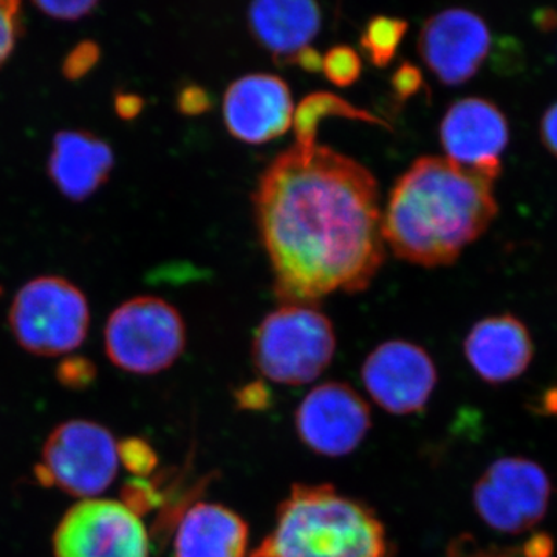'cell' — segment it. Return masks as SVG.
Listing matches in <instances>:
<instances>
[{
  "mask_svg": "<svg viewBox=\"0 0 557 557\" xmlns=\"http://www.w3.org/2000/svg\"><path fill=\"white\" fill-rule=\"evenodd\" d=\"M252 205L284 306L364 292L386 260L375 175L327 146L278 153L260 175Z\"/></svg>",
  "mask_w": 557,
  "mask_h": 557,
  "instance_id": "cell-1",
  "label": "cell"
},
{
  "mask_svg": "<svg viewBox=\"0 0 557 557\" xmlns=\"http://www.w3.org/2000/svg\"><path fill=\"white\" fill-rule=\"evenodd\" d=\"M494 180L446 157H421L395 182L383 214V237L398 259L453 265L496 219Z\"/></svg>",
  "mask_w": 557,
  "mask_h": 557,
  "instance_id": "cell-2",
  "label": "cell"
},
{
  "mask_svg": "<svg viewBox=\"0 0 557 557\" xmlns=\"http://www.w3.org/2000/svg\"><path fill=\"white\" fill-rule=\"evenodd\" d=\"M386 528L368 505L332 485L292 487L251 557H387Z\"/></svg>",
  "mask_w": 557,
  "mask_h": 557,
  "instance_id": "cell-3",
  "label": "cell"
},
{
  "mask_svg": "<svg viewBox=\"0 0 557 557\" xmlns=\"http://www.w3.org/2000/svg\"><path fill=\"white\" fill-rule=\"evenodd\" d=\"M335 354L332 321L313 306L285 304L271 311L252 339L256 368L282 386L313 383L332 364Z\"/></svg>",
  "mask_w": 557,
  "mask_h": 557,
  "instance_id": "cell-4",
  "label": "cell"
},
{
  "mask_svg": "<svg viewBox=\"0 0 557 557\" xmlns=\"http://www.w3.org/2000/svg\"><path fill=\"white\" fill-rule=\"evenodd\" d=\"M9 322L14 339L28 354L62 357L87 338L89 300L65 277H35L17 292Z\"/></svg>",
  "mask_w": 557,
  "mask_h": 557,
  "instance_id": "cell-5",
  "label": "cell"
},
{
  "mask_svg": "<svg viewBox=\"0 0 557 557\" xmlns=\"http://www.w3.org/2000/svg\"><path fill=\"white\" fill-rule=\"evenodd\" d=\"M106 355L132 375H157L172 368L186 348V325L174 306L156 296H137L110 313Z\"/></svg>",
  "mask_w": 557,
  "mask_h": 557,
  "instance_id": "cell-6",
  "label": "cell"
},
{
  "mask_svg": "<svg viewBox=\"0 0 557 557\" xmlns=\"http://www.w3.org/2000/svg\"><path fill=\"white\" fill-rule=\"evenodd\" d=\"M120 445L112 432L90 420L58 424L44 443L36 475L69 496L97 498L115 482Z\"/></svg>",
  "mask_w": 557,
  "mask_h": 557,
  "instance_id": "cell-7",
  "label": "cell"
},
{
  "mask_svg": "<svg viewBox=\"0 0 557 557\" xmlns=\"http://www.w3.org/2000/svg\"><path fill=\"white\" fill-rule=\"evenodd\" d=\"M552 482L545 469L525 457H502L485 469L472 504L485 525L497 533L523 534L547 515Z\"/></svg>",
  "mask_w": 557,
  "mask_h": 557,
  "instance_id": "cell-8",
  "label": "cell"
},
{
  "mask_svg": "<svg viewBox=\"0 0 557 557\" xmlns=\"http://www.w3.org/2000/svg\"><path fill=\"white\" fill-rule=\"evenodd\" d=\"M54 557H149V533L124 502L86 498L54 530Z\"/></svg>",
  "mask_w": 557,
  "mask_h": 557,
  "instance_id": "cell-9",
  "label": "cell"
},
{
  "mask_svg": "<svg viewBox=\"0 0 557 557\" xmlns=\"http://www.w3.org/2000/svg\"><path fill=\"white\" fill-rule=\"evenodd\" d=\"M295 426L304 445L322 457L339 458L358 449L372 428L366 399L339 381L311 388L295 413Z\"/></svg>",
  "mask_w": 557,
  "mask_h": 557,
  "instance_id": "cell-10",
  "label": "cell"
},
{
  "mask_svg": "<svg viewBox=\"0 0 557 557\" xmlns=\"http://www.w3.org/2000/svg\"><path fill=\"white\" fill-rule=\"evenodd\" d=\"M370 398L394 416L426 408L438 383L434 359L410 341L392 339L370 351L361 368Z\"/></svg>",
  "mask_w": 557,
  "mask_h": 557,
  "instance_id": "cell-11",
  "label": "cell"
},
{
  "mask_svg": "<svg viewBox=\"0 0 557 557\" xmlns=\"http://www.w3.org/2000/svg\"><path fill=\"white\" fill-rule=\"evenodd\" d=\"M493 47L482 16L467 9H448L429 17L418 38V53L445 86H460L478 75Z\"/></svg>",
  "mask_w": 557,
  "mask_h": 557,
  "instance_id": "cell-12",
  "label": "cell"
},
{
  "mask_svg": "<svg viewBox=\"0 0 557 557\" xmlns=\"http://www.w3.org/2000/svg\"><path fill=\"white\" fill-rule=\"evenodd\" d=\"M440 141L446 159L496 182L509 143L507 116L486 98H461L443 115Z\"/></svg>",
  "mask_w": 557,
  "mask_h": 557,
  "instance_id": "cell-13",
  "label": "cell"
},
{
  "mask_svg": "<svg viewBox=\"0 0 557 557\" xmlns=\"http://www.w3.org/2000/svg\"><path fill=\"white\" fill-rule=\"evenodd\" d=\"M288 84L270 73H251L233 81L223 97V120L234 138L263 145L287 134L293 126Z\"/></svg>",
  "mask_w": 557,
  "mask_h": 557,
  "instance_id": "cell-14",
  "label": "cell"
},
{
  "mask_svg": "<svg viewBox=\"0 0 557 557\" xmlns=\"http://www.w3.org/2000/svg\"><path fill=\"white\" fill-rule=\"evenodd\" d=\"M463 350L475 375L491 386L518 380L534 358L530 330L512 314L479 321L469 330Z\"/></svg>",
  "mask_w": 557,
  "mask_h": 557,
  "instance_id": "cell-15",
  "label": "cell"
},
{
  "mask_svg": "<svg viewBox=\"0 0 557 557\" xmlns=\"http://www.w3.org/2000/svg\"><path fill=\"white\" fill-rule=\"evenodd\" d=\"M115 156L104 139L86 131H61L54 135L49 175L65 199L83 201L108 182Z\"/></svg>",
  "mask_w": 557,
  "mask_h": 557,
  "instance_id": "cell-16",
  "label": "cell"
},
{
  "mask_svg": "<svg viewBox=\"0 0 557 557\" xmlns=\"http://www.w3.org/2000/svg\"><path fill=\"white\" fill-rule=\"evenodd\" d=\"M247 17L252 38L284 64L310 47L322 25L321 9L311 0H258Z\"/></svg>",
  "mask_w": 557,
  "mask_h": 557,
  "instance_id": "cell-17",
  "label": "cell"
},
{
  "mask_svg": "<svg viewBox=\"0 0 557 557\" xmlns=\"http://www.w3.org/2000/svg\"><path fill=\"white\" fill-rule=\"evenodd\" d=\"M247 522L219 504L193 505L177 525L174 557H247Z\"/></svg>",
  "mask_w": 557,
  "mask_h": 557,
  "instance_id": "cell-18",
  "label": "cell"
},
{
  "mask_svg": "<svg viewBox=\"0 0 557 557\" xmlns=\"http://www.w3.org/2000/svg\"><path fill=\"white\" fill-rule=\"evenodd\" d=\"M327 116H341V119L364 121L375 126H391L380 116L373 115L369 110L359 109L338 95L330 91H317L299 102L298 109L293 116V127H295L296 146L302 149H311L318 145V127L321 121Z\"/></svg>",
  "mask_w": 557,
  "mask_h": 557,
  "instance_id": "cell-19",
  "label": "cell"
},
{
  "mask_svg": "<svg viewBox=\"0 0 557 557\" xmlns=\"http://www.w3.org/2000/svg\"><path fill=\"white\" fill-rule=\"evenodd\" d=\"M408 28V21L399 20V17H372L362 30L359 47L375 67H387L397 57V51Z\"/></svg>",
  "mask_w": 557,
  "mask_h": 557,
  "instance_id": "cell-20",
  "label": "cell"
},
{
  "mask_svg": "<svg viewBox=\"0 0 557 557\" xmlns=\"http://www.w3.org/2000/svg\"><path fill=\"white\" fill-rule=\"evenodd\" d=\"M325 78L336 87H350L359 79L362 72L361 58L357 50L348 46L332 47L322 60Z\"/></svg>",
  "mask_w": 557,
  "mask_h": 557,
  "instance_id": "cell-21",
  "label": "cell"
},
{
  "mask_svg": "<svg viewBox=\"0 0 557 557\" xmlns=\"http://www.w3.org/2000/svg\"><path fill=\"white\" fill-rule=\"evenodd\" d=\"M21 3L0 0V67L9 61L21 36Z\"/></svg>",
  "mask_w": 557,
  "mask_h": 557,
  "instance_id": "cell-22",
  "label": "cell"
},
{
  "mask_svg": "<svg viewBox=\"0 0 557 557\" xmlns=\"http://www.w3.org/2000/svg\"><path fill=\"white\" fill-rule=\"evenodd\" d=\"M100 58V46L94 40H83L62 62V75L72 81L84 78L98 64Z\"/></svg>",
  "mask_w": 557,
  "mask_h": 557,
  "instance_id": "cell-23",
  "label": "cell"
},
{
  "mask_svg": "<svg viewBox=\"0 0 557 557\" xmlns=\"http://www.w3.org/2000/svg\"><path fill=\"white\" fill-rule=\"evenodd\" d=\"M446 557H525L522 547L482 545L471 536L457 537L449 544Z\"/></svg>",
  "mask_w": 557,
  "mask_h": 557,
  "instance_id": "cell-24",
  "label": "cell"
},
{
  "mask_svg": "<svg viewBox=\"0 0 557 557\" xmlns=\"http://www.w3.org/2000/svg\"><path fill=\"white\" fill-rule=\"evenodd\" d=\"M33 5L46 14L58 21H79L89 16L91 11L97 9L98 2L95 0H73V2H35Z\"/></svg>",
  "mask_w": 557,
  "mask_h": 557,
  "instance_id": "cell-25",
  "label": "cell"
},
{
  "mask_svg": "<svg viewBox=\"0 0 557 557\" xmlns=\"http://www.w3.org/2000/svg\"><path fill=\"white\" fill-rule=\"evenodd\" d=\"M391 86L395 101L406 102L423 87V75H421L417 65L403 62L392 76Z\"/></svg>",
  "mask_w": 557,
  "mask_h": 557,
  "instance_id": "cell-26",
  "label": "cell"
},
{
  "mask_svg": "<svg viewBox=\"0 0 557 557\" xmlns=\"http://www.w3.org/2000/svg\"><path fill=\"white\" fill-rule=\"evenodd\" d=\"M211 97L203 87L189 84L183 87L177 95V109L186 116H199L211 109Z\"/></svg>",
  "mask_w": 557,
  "mask_h": 557,
  "instance_id": "cell-27",
  "label": "cell"
},
{
  "mask_svg": "<svg viewBox=\"0 0 557 557\" xmlns=\"http://www.w3.org/2000/svg\"><path fill=\"white\" fill-rule=\"evenodd\" d=\"M120 456L123 458L124 465L135 472L149 471L157 461V458L153 456L149 446L139 442V440H134V442L127 443L124 448H121L120 446Z\"/></svg>",
  "mask_w": 557,
  "mask_h": 557,
  "instance_id": "cell-28",
  "label": "cell"
},
{
  "mask_svg": "<svg viewBox=\"0 0 557 557\" xmlns=\"http://www.w3.org/2000/svg\"><path fill=\"white\" fill-rule=\"evenodd\" d=\"M236 399L242 409H265L270 405V392L262 383H251L237 391Z\"/></svg>",
  "mask_w": 557,
  "mask_h": 557,
  "instance_id": "cell-29",
  "label": "cell"
},
{
  "mask_svg": "<svg viewBox=\"0 0 557 557\" xmlns=\"http://www.w3.org/2000/svg\"><path fill=\"white\" fill-rule=\"evenodd\" d=\"M541 138L545 148L557 157V101L545 110L541 120Z\"/></svg>",
  "mask_w": 557,
  "mask_h": 557,
  "instance_id": "cell-30",
  "label": "cell"
},
{
  "mask_svg": "<svg viewBox=\"0 0 557 557\" xmlns=\"http://www.w3.org/2000/svg\"><path fill=\"white\" fill-rule=\"evenodd\" d=\"M145 108V101L135 94H119L115 97V110L120 119L134 120L137 119Z\"/></svg>",
  "mask_w": 557,
  "mask_h": 557,
  "instance_id": "cell-31",
  "label": "cell"
},
{
  "mask_svg": "<svg viewBox=\"0 0 557 557\" xmlns=\"http://www.w3.org/2000/svg\"><path fill=\"white\" fill-rule=\"evenodd\" d=\"M322 60H324V57H322L321 53H318L313 47H306V49L293 54L285 64L298 65V67L306 70V72L309 73H319L322 72Z\"/></svg>",
  "mask_w": 557,
  "mask_h": 557,
  "instance_id": "cell-32",
  "label": "cell"
},
{
  "mask_svg": "<svg viewBox=\"0 0 557 557\" xmlns=\"http://www.w3.org/2000/svg\"><path fill=\"white\" fill-rule=\"evenodd\" d=\"M520 547L525 557H553L555 553V544L547 534H534Z\"/></svg>",
  "mask_w": 557,
  "mask_h": 557,
  "instance_id": "cell-33",
  "label": "cell"
},
{
  "mask_svg": "<svg viewBox=\"0 0 557 557\" xmlns=\"http://www.w3.org/2000/svg\"><path fill=\"white\" fill-rule=\"evenodd\" d=\"M0 293H2V288H0Z\"/></svg>",
  "mask_w": 557,
  "mask_h": 557,
  "instance_id": "cell-34",
  "label": "cell"
}]
</instances>
